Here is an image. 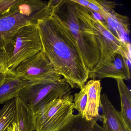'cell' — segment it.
<instances>
[{
    "label": "cell",
    "instance_id": "cell-20",
    "mask_svg": "<svg viewBox=\"0 0 131 131\" xmlns=\"http://www.w3.org/2000/svg\"><path fill=\"white\" fill-rule=\"evenodd\" d=\"M19 1V0H0V14L7 11Z\"/></svg>",
    "mask_w": 131,
    "mask_h": 131
},
{
    "label": "cell",
    "instance_id": "cell-17",
    "mask_svg": "<svg viewBox=\"0 0 131 131\" xmlns=\"http://www.w3.org/2000/svg\"><path fill=\"white\" fill-rule=\"evenodd\" d=\"M15 112L14 99L7 101L0 109V131H9L14 119Z\"/></svg>",
    "mask_w": 131,
    "mask_h": 131
},
{
    "label": "cell",
    "instance_id": "cell-6",
    "mask_svg": "<svg viewBox=\"0 0 131 131\" xmlns=\"http://www.w3.org/2000/svg\"><path fill=\"white\" fill-rule=\"evenodd\" d=\"M71 89L62 77L52 81L30 84L23 89L18 95L35 113L43 106L71 94Z\"/></svg>",
    "mask_w": 131,
    "mask_h": 131
},
{
    "label": "cell",
    "instance_id": "cell-4",
    "mask_svg": "<svg viewBox=\"0 0 131 131\" xmlns=\"http://www.w3.org/2000/svg\"><path fill=\"white\" fill-rule=\"evenodd\" d=\"M4 49L8 68L13 71L23 61L42 50L37 24L21 28L13 37Z\"/></svg>",
    "mask_w": 131,
    "mask_h": 131
},
{
    "label": "cell",
    "instance_id": "cell-21",
    "mask_svg": "<svg viewBox=\"0 0 131 131\" xmlns=\"http://www.w3.org/2000/svg\"><path fill=\"white\" fill-rule=\"evenodd\" d=\"M9 131H20L15 123L13 122L9 128Z\"/></svg>",
    "mask_w": 131,
    "mask_h": 131
},
{
    "label": "cell",
    "instance_id": "cell-10",
    "mask_svg": "<svg viewBox=\"0 0 131 131\" xmlns=\"http://www.w3.org/2000/svg\"><path fill=\"white\" fill-rule=\"evenodd\" d=\"M100 107L102 113L98 119L102 122L103 127L107 131H131L126 124L120 112L115 108L105 93L101 95Z\"/></svg>",
    "mask_w": 131,
    "mask_h": 131
},
{
    "label": "cell",
    "instance_id": "cell-13",
    "mask_svg": "<svg viewBox=\"0 0 131 131\" xmlns=\"http://www.w3.org/2000/svg\"><path fill=\"white\" fill-rule=\"evenodd\" d=\"M31 84L20 78L14 71H10L0 86V105L14 99L23 89Z\"/></svg>",
    "mask_w": 131,
    "mask_h": 131
},
{
    "label": "cell",
    "instance_id": "cell-3",
    "mask_svg": "<svg viewBox=\"0 0 131 131\" xmlns=\"http://www.w3.org/2000/svg\"><path fill=\"white\" fill-rule=\"evenodd\" d=\"M52 8L49 1L19 0L0 14V49H4L22 27L37 24L50 16Z\"/></svg>",
    "mask_w": 131,
    "mask_h": 131
},
{
    "label": "cell",
    "instance_id": "cell-7",
    "mask_svg": "<svg viewBox=\"0 0 131 131\" xmlns=\"http://www.w3.org/2000/svg\"><path fill=\"white\" fill-rule=\"evenodd\" d=\"M86 14L94 30L100 51L99 62L110 59L116 54L121 55L130 63V43L120 39L105 22L97 19L93 12L86 8Z\"/></svg>",
    "mask_w": 131,
    "mask_h": 131
},
{
    "label": "cell",
    "instance_id": "cell-15",
    "mask_svg": "<svg viewBox=\"0 0 131 131\" xmlns=\"http://www.w3.org/2000/svg\"><path fill=\"white\" fill-rule=\"evenodd\" d=\"M98 118L88 121L79 113L73 115L68 123L59 131H107L97 122Z\"/></svg>",
    "mask_w": 131,
    "mask_h": 131
},
{
    "label": "cell",
    "instance_id": "cell-8",
    "mask_svg": "<svg viewBox=\"0 0 131 131\" xmlns=\"http://www.w3.org/2000/svg\"><path fill=\"white\" fill-rule=\"evenodd\" d=\"M20 78L31 84L52 81L62 78L43 50L21 62L14 70Z\"/></svg>",
    "mask_w": 131,
    "mask_h": 131
},
{
    "label": "cell",
    "instance_id": "cell-2",
    "mask_svg": "<svg viewBox=\"0 0 131 131\" xmlns=\"http://www.w3.org/2000/svg\"><path fill=\"white\" fill-rule=\"evenodd\" d=\"M52 13L75 40L83 63L89 71L98 64L100 51L85 7L72 0L49 1Z\"/></svg>",
    "mask_w": 131,
    "mask_h": 131
},
{
    "label": "cell",
    "instance_id": "cell-12",
    "mask_svg": "<svg viewBox=\"0 0 131 131\" xmlns=\"http://www.w3.org/2000/svg\"><path fill=\"white\" fill-rule=\"evenodd\" d=\"M15 112L14 122L20 131H35V113L18 95L14 98Z\"/></svg>",
    "mask_w": 131,
    "mask_h": 131
},
{
    "label": "cell",
    "instance_id": "cell-1",
    "mask_svg": "<svg viewBox=\"0 0 131 131\" xmlns=\"http://www.w3.org/2000/svg\"><path fill=\"white\" fill-rule=\"evenodd\" d=\"M42 50L56 72L72 88L81 89L89 79L88 70L70 33L53 14L37 23Z\"/></svg>",
    "mask_w": 131,
    "mask_h": 131
},
{
    "label": "cell",
    "instance_id": "cell-18",
    "mask_svg": "<svg viewBox=\"0 0 131 131\" xmlns=\"http://www.w3.org/2000/svg\"><path fill=\"white\" fill-rule=\"evenodd\" d=\"M88 87L86 83L80 89L79 93L74 95L73 103L74 109L76 110L82 118H84L85 111L87 103Z\"/></svg>",
    "mask_w": 131,
    "mask_h": 131
},
{
    "label": "cell",
    "instance_id": "cell-9",
    "mask_svg": "<svg viewBox=\"0 0 131 131\" xmlns=\"http://www.w3.org/2000/svg\"><path fill=\"white\" fill-rule=\"evenodd\" d=\"M130 77L129 62L118 54L108 60L99 62L89 73V78L92 80L105 78L129 80Z\"/></svg>",
    "mask_w": 131,
    "mask_h": 131
},
{
    "label": "cell",
    "instance_id": "cell-11",
    "mask_svg": "<svg viewBox=\"0 0 131 131\" xmlns=\"http://www.w3.org/2000/svg\"><path fill=\"white\" fill-rule=\"evenodd\" d=\"M99 15L121 40L130 43L128 38L130 33L128 17L117 13L114 10L109 11L104 10Z\"/></svg>",
    "mask_w": 131,
    "mask_h": 131
},
{
    "label": "cell",
    "instance_id": "cell-5",
    "mask_svg": "<svg viewBox=\"0 0 131 131\" xmlns=\"http://www.w3.org/2000/svg\"><path fill=\"white\" fill-rule=\"evenodd\" d=\"M74 97L71 94L43 106L35 113L36 131H59L73 115Z\"/></svg>",
    "mask_w": 131,
    "mask_h": 131
},
{
    "label": "cell",
    "instance_id": "cell-14",
    "mask_svg": "<svg viewBox=\"0 0 131 131\" xmlns=\"http://www.w3.org/2000/svg\"><path fill=\"white\" fill-rule=\"evenodd\" d=\"M86 84L88 95L84 118L90 121L99 117L102 88L99 80H91Z\"/></svg>",
    "mask_w": 131,
    "mask_h": 131
},
{
    "label": "cell",
    "instance_id": "cell-19",
    "mask_svg": "<svg viewBox=\"0 0 131 131\" xmlns=\"http://www.w3.org/2000/svg\"><path fill=\"white\" fill-rule=\"evenodd\" d=\"M8 68L7 58L4 49H0V86L3 83L7 74L11 71Z\"/></svg>",
    "mask_w": 131,
    "mask_h": 131
},
{
    "label": "cell",
    "instance_id": "cell-16",
    "mask_svg": "<svg viewBox=\"0 0 131 131\" xmlns=\"http://www.w3.org/2000/svg\"><path fill=\"white\" fill-rule=\"evenodd\" d=\"M120 96L119 111L128 127L131 129V92L122 79H115Z\"/></svg>",
    "mask_w": 131,
    "mask_h": 131
}]
</instances>
